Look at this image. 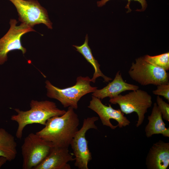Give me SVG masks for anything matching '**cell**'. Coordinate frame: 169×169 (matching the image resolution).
<instances>
[{"label":"cell","instance_id":"1","mask_svg":"<svg viewBox=\"0 0 169 169\" xmlns=\"http://www.w3.org/2000/svg\"><path fill=\"white\" fill-rule=\"evenodd\" d=\"M79 120L74 109L69 107L65 113L51 117L44 127L36 133L53 147L68 148L78 130Z\"/></svg>","mask_w":169,"mask_h":169},{"label":"cell","instance_id":"2","mask_svg":"<svg viewBox=\"0 0 169 169\" xmlns=\"http://www.w3.org/2000/svg\"><path fill=\"white\" fill-rule=\"evenodd\" d=\"M30 105V109L29 110L24 111L19 109H14L17 114L11 117V120L17 122L18 124L16 133L18 138H22L23 130L27 125L38 124L45 125L49 119L62 115L66 111L58 108L54 102L49 100H32Z\"/></svg>","mask_w":169,"mask_h":169},{"label":"cell","instance_id":"3","mask_svg":"<svg viewBox=\"0 0 169 169\" xmlns=\"http://www.w3.org/2000/svg\"><path fill=\"white\" fill-rule=\"evenodd\" d=\"M90 79L88 76H79L77 77L76 84L73 86L64 89L55 87L50 82L45 81L47 96L59 101L64 108L71 107L74 109L78 107V102L86 94L94 92L97 87L90 84Z\"/></svg>","mask_w":169,"mask_h":169},{"label":"cell","instance_id":"4","mask_svg":"<svg viewBox=\"0 0 169 169\" xmlns=\"http://www.w3.org/2000/svg\"><path fill=\"white\" fill-rule=\"evenodd\" d=\"M109 101L112 104H118L124 114L136 113L138 116L137 127L143 123L145 115L152 104L151 96L146 91L139 89L124 95L120 94L110 98Z\"/></svg>","mask_w":169,"mask_h":169},{"label":"cell","instance_id":"5","mask_svg":"<svg viewBox=\"0 0 169 169\" xmlns=\"http://www.w3.org/2000/svg\"><path fill=\"white\" fill-rule=\"evenodd\" d=\"M130 77L141 85L157 86L169 83L168 73L163 69L155 66L141 57L132 62L128 70Z\"/></svg>","mask_w":169,"mask_h":169},{"label":"cell","instance_id":"6","mask_svg":"<svg viewBox=\"0 0 169 169\" xmlns=\"http://www.w3.org/2000/svg\"><path fill=\"white\" fill-rule=\"evenodd\" d=\"M53 147L36 133L29 134L21 146L22 168L33 169L44 159Z\"/></svg>","mask_w":169,"mask_h":169},{"label":"cell","instance_id":"7","mask_svg":"<svg viewBox=\"0 0 169 169\" xmlns=\"http://www.w3.org/2000/svg\"><path fill=\"white\" fill-rule=\"evenodd\" d=\"M99 119L93 116L84 119L81 128L77 131L70 144L75 156L74 166L79 169H88V164L92 160L91 154L89 149L85 134L89 129H97L95 122Z\"/></svg>","mask_w":169,"mask_h":169},{"label":"cell","instance_id":"8","mask_svg":"<svg viewBox=\"0 0 169 169\" xmlns=\"http://www.w3.org/2000/svg\"><path fill=\"white\" fill-rule=\"evenodd\" d=\"M16 7L18 20L32 28L43 23L48 28L52 29V23L49 18L47 10L37 0H8Z\"/></svg>","mask_w":169,"mask_h":169},{"label":"cell","instance_id":"9","mask_svg":"<svg viewBox=\"0 0 169 169\" xmlns=\"http://www.w3.org/2000/svg\"><path fill=\"white\" fill-rule=\"evenodd\" d=\"M17 23L16 19H11L10 29L0 39V65L3 64L7 61L8 54L12 51L20 50L24 54L27 50L22 45L21 38L23 35L28 32L36 31L33 28L23 23L17 26Z\"/></svg>","mask_w":169,"mask_h":169},{"label":"cell","instance_id":"10","mask_svg":"<svg viewBox=\"0 0 169 169\" xmlns=\"http://www.w3.org/2000/svg\"><path fill=\"white\" fill-rule=\"evenodd\" d=\"M88 107L98 114L103 125L112 130L118 126L120 128L125 127L131 123L120 109H113L110 104L105 105L100 99L94 96H92Z\"/></svg>","mask_w":169,"mask_h":169},{"label":"cell","instance_id":"11","mask_svg":"<svg viewBox=\"0 0 169 169\" xmlns=\"http://www.w3.org/2000/svg\"><path fill=\"white\" fill-rule=\"evenodd\" d=\"M68 148L53 147L44 159L33 169H70L68 162L75 160Z\"/></svg>","mask_w":169,"mask_h":169},{"label":"cell","instance_id":"12","mask_svg":"<svg viewBox=\"0 0 169 169\" xmlns=\"http://www.w3.org/2000/svg\"><path fill=\"white\" fill-rule=\"evenodd\" d=\"M148 169H166L169 166V143L161 140L153 144L146 160Z\"/></svg>","mask_w":169,"mask_h":169},{"label":"cell","instance_id":"13","mask_svg":"<svg viewBox=\"0 0 169 169\" xmlns=\"http://www.w3.org/2000/svg\"><path fill=\"white\" fill-rule=\"evenodd\" d=\"M139 89L138 86L125 81L119 71L112 82L101 89H96L93 92L92 96L102 100L106 97L110 98L115 97L125 91H133Z\"/></svg>","mask_w":169,"mask_h":169},{"label":"cell","instance_id":"14","mask_svg":"<svg viewBox=\"0 0 169 169\" xmlns=\"http://www.w3.org/2000/svg\"><path fill=\"white\" fill-rule=\"evenodd\" d=\"M147 119L148 122L145 128V135L147 138L156 134H161L165 137H169V128L166 127L156 103H154L151 113L148 116Z\"/></svg>","mask_w":169,"mask_h":169},{"label":"cell","instance_id":"15","mask_svg":"<svg viewBox=\"0 0 169 169\" xmlns=\"http://www.w3.org/2000/svg\"><path fill=\"white\" fill-rule=\"evenodd\" d=\"M88 37L87 34L83 44L80 46L73 45V46L75 48L76 50L80 53L94 68L95 72L92 78L90 79L91 82L95 83L96 79L100 77L103 79L105 82H109L112 79L104 75L100 70V65L93 56L91 49L88 45Z\"/></svg>","mask_w":169,"mask_h":169},{"label":"cell","instance_id":"16","mask_svg":"<svg viewBox=\"0 0 169 169\" xmlns=\"http://www.w3.org/2000/svg\"><path fill=\"white\" fill-rule=\"evenodd\" d=\"M17 144L14 137L3 128H0V156L8 161L14 160L17 156Z\"/></svg>","mask_w":169,"mask_h":169},{"label":"cell","instance_id":"17","mask_svg":"<svg viewBox=\"0 0 169 169\" xmlns=\"http://www.w3.org/2000/svg\"><path fill=\"white\" fill-rule=\"evenodd\" d=\"M144 59L151 64L162 68L167 71L169 69V53L151 56L146 55L143 56Z\"/></svg>","mask_w":169,"mask_h":169},{"label":"cell","instance_id":"18","mask_svg":"<svg viewBox=\"0 0 169 169\" xmlns=\"http://www.w3.org/2000/svg\"><path fill=\"white\" fill-rule=\"evenodd\" d=\"M156 103L162 114L163 119L169 121V104L163 100L159 96L157 95Z\"/></svg>","mask_w":169,"mask_h":169},{"label":"cell","instance_id":"19","mask_svg":"<svg viewBox=\"0 0 169 169\" xmlns=\"http://www.w3.org/2000/svg\"><path fill=\"white\" fill-rule=\"evenodd\" d=\"M155 95L163 96L169 102V83L162 84L157 86L156 90L152 91Z\"/></svg>","mask_w":169,"mask_h":169},{"label":"cell","instance_id":"20","mask_svg":"<svg viewBox=\"0 0 169 169\" xmlns=\"http://www.w3.org/2000/svg\"><path fill=\"white\" fill-rule=\"evenodd\" d=\"M110 0H101L97 2V5L98 7H101L106 3L107 2ZM128 2L125 8L128 9V11H131V10L130 8V5L131 0H134L139 2L141 4V8L140 10L139 11H144L147 7V4L146 0H127Z\"/></svg>","mask_w":169,"mask_h":169},{"label":"cell","instance_id":"21","mask_svg":"<svg viewBox=\"0 0 169 169\" xmlns=\"http://www.w3.org/2000/svg\"><path fill=\"white\" fill-rule=\"evenodd\" d=\"M8 161L6 158L2 156H0V168Z\"/></svg>","mask_w":169,"mask_h":169}]
</instances>
